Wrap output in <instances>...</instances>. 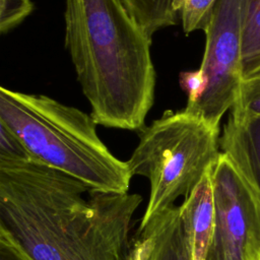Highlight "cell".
Returning <instances> with one entry per match:
<instances>
[{
  "label": "cell",
  "mask_w": 260,
  "mask_h": 260,
  "mask_svg": "<svg viewBox=\"0 0 260 260\" xmlns=\"http://www.w3.org/2000/svg\"><path fill=\"white\" fill-rule=\"evenodd\" d=\"M129 260H194L181 205H173L138 228Z\"/></svg>",
  "instance_id": "52a82bcc"
},
{
  "label": "cell",
  "mask_w": 260,
  "mask_h": 260,
  "mask_svg": "<svg viewBox=\"0 0 260 260\" xmlns=\"http://www.w3.org/2000/svg\"><path fill=\"white\" fill-rule=\"evenodd\" d=\"M127 12L151 39L157 30L177 23L174 0H120Z\"/></svg>",
  "instance_id": "8fae6325"
},
{
  "label": "cell",
  "mask_w": 260,
  "mask_h": 260,
  "mask_svg": "<svg viewBox=\"0 0 260 260\" xmlns=\"http://www.w3.org/2000/svg\"><path fill=\"white\" fill-rule=\"evenodd\" d=\"M215 165V164H214ZM210 167L192 192L184 198L182 211L190 233L194 260H204L214 228V197Z\"/></svg>",
  "instance_id": "9c48e42d"
},
{
  "label": "cell",
  "mask_w": 260,
  "mask_h": 260,
  "mask_svg": "<svg viewBox=\"0 0 260 260\" xmlns=\"http://www.w3.org/2000/svg\"><path fill=\"white\" fill-rule=\"evenodd\" d=\"M230 112L245 117H260V73L241 81Z\"/></svg>",
  "instance_id": "4fadbf2b"
},
{
  "label": "cell",
  "mask_w": 260,
  "mask_h": 260,
  "mask_svg": "<svg viewBox=\"0 0 260 260\" xmlns=\"http://www.w3.org/2000/svg\"><path fill=\"white\" fill-rule=\"evenodd\" d=\"M217 0H174V8L180 12L185 34L204 29Z\"/></svg>",
  "instance_id": "7c38bea8"
},
{
  "label": "cell",
  "mask_w": 260,
  "mask_h": 260,
  "mask_svg": "<svg viewBox=\"0 0 260 260\" xmlns=\"http://www.w3.org/2000/svg\"><path fill=\"white\" fill-rule=\"evenodd\" d=\"M219 128L186 110L166 112L140 130L139 142L126 161L133 176L150 184L149 199L138 228L187 197L219 154Z\"/></svg>",
  "instance_id": "277c9868"
},
{
  "label": "cell",
  "mask_w": 260,
  "mask_h": 260,
  "mask_svg": "<svg viewBox=\"0 0 260 260\" xmlns=\"http://www.w3.org/2000/svg\"><path fill=\"white\" fill-rule=\"evenodd\" d=\"M0 123L31 158L109 192H128L132 175L101 140L93 118L45 94L0 88Z\"/></svg>",
  "instance_id": "3957f363"
},
{
  "label": "cell",
  "mask_w": 260,
  "mask_h": 260,
  "mask_svg": "<svg viewBox=\"0 0 260 260\" xmlns=\"http://www.w3.org/2000/svg\"><path fill=\"white\" fill-rule=\"evenodd\" d=\"M0 260H32L24 253L12 239L0 231Z\"/></svg>",
  "instance_id": "e0dca14e"
},
{
  "label": "cell",
  "mask_w": 260,
  "mask_h": 260,
  "mask_svg": "<svg viewBox=\"0 0 260 260\" xmlns=\"http://www.w3.org/2000/svg\"><path fill=\"white\" fill-rule=\"evenodd\" d=\"M219 147L260 194V117L230 112L219 137Z\"/></svg>",
  "instance_id": "ba28073f"
},
{
  "label": "cell",
  "mask_w": 260,
  "mask_h": 260,
  "mask_svg": "<svg viewBox=\"0 0 260 260\" xmlns=\"http://www.w3.org/2000/svg\"><path fill=\"white\" fill-rule=\"evenodd\" d=\"M179 83L182 89L188 94L186 107H191L204 94L207 87V78L204 72L199 68L194 71L181 72Z\"/></svg>",
  "instance_id": "2e32d148"
},
{
  "label": "cell",
  "mask_w": 260,
  "mask_h": 260,
  "mask_svg": "<svg viewBox=\"0 0 260 260\" xmlns=\"http://www.w3.org/2000/svg\"><path fill=\"white\" fill-rule=\"evenodd\" d=\"M65 47L96 124L140 130L154 102L151 39L120 0H66Z\"/></svg>",
  "instance_id": "7a4b0ae2"
},
{
  "label": "cell",
  "mask_w": 260,
  "mask_h": 260,
  "mask_svg": "<svg viewBox=\"0 0 260 260\" xmlns=\"http://www.w3.org/2000/svg\"><path fill=\"white\" fill-rule=\"evenodd\" d=\"M141 201L35 159L0 160V231L32 260H129Z\"/></svg>",
  "instance_id": "6da1fadb"
},
{
  "label": "cell",
  "mask_w": 260,
  "mask_h": 260,
  "mask_svg": "<svg viewBox=\"0 0 260 260\" xmlns=\"http://www.w3.org/2000/svg\"><path fill=\"white\" fill-rule=\"evenodd\" d=\"M242 2L216 1L203 29L206 40L200 69L207 78V87L196 104L184 109L215 128L234 106L242 81Z\"/></svg>",
  "instance_id": "8992f818"
},
{
  "label": "cell",
  "mask_w": 260,
  "mask_h": 260,
  "mask_svg": "<svg viewBox=\"0 0 260 260\" xmlns=\"http://www.w3.org/2000/svg\"><path fill=\"white\" fill-rule=\"evenodd\" d=\"M34 10L31 0H0V31L6 34L22 20H24Z\"/></svg>",
  "instance_id": "5bb4252c"
},
{
  "label": "cell",
  "mask_w": 260,
  "mask_h": 260,
  "mask_svg": "<svg viewBox=\"0 0 260 260\" xmlns=\"http://www.w3.org/2000/svg\"><path fill=\"white\" fill-rule=\"evenodd\" d=\"M32 159L19 138L0 123V160L19 161Z\"/></svg>",
  "instance_id": "9a60e30c"
},
{
  "label": "cell",
  "mask_w": 260,
  "mask_h": 260,
  "mask_svg": "<svg viewBox=\"0 0 260 260\" xmlns=\"http://www.w3.org/2000/svg\"><path fill=\"white\" fill-rule=\"evenodd\" d=\"M212 187L214 228L204 260H260V194L221 151Z\"/></svg>",
  "instance_id": "5b68a950"
},
{
  "label": "cell",
  "mask_w": 260,
  "mask_h": 260,
  "mask_svg": "<svg viewBox=\"0 0 260 260\" xmlns=\"http://www.w3.org/2000/svg\"><path fill=\"white\" fill-rule=\"evenodd\" d=\"M242 80L260 73V0H243L241 18Z\"/></svg>",
  "instance_id": "30bf717a"
}]
</instances>
